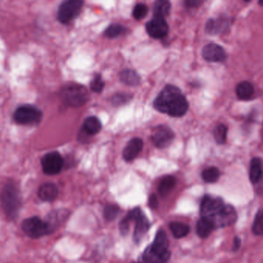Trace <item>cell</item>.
Returning <instances> with one entry per match:
<instances>
[{
  "label": "cell",
  "instance_id": "cell-1",
  "mask_svg": "<svg viewBox=\"0 0 263 263\" xmlns=\"http://www.w3.org/2000/svg\"><path fill=\"white\" fill-rule=\"evenodd\" d=\"M156 110L172 117H182L187 113L189 103L179 88L168 85L154 101Z\"/></svg>",
  "mask_w": 263,
  "mask_h": 263
},
{
  "label": "cell",
  "instance_id": "cell-2",
  "mask_svg": "<svg viewBox=\"0 0 263 263\" xmlns=\"http://www.w3.org/2000/svg\"><path fill=\"white\" fill-rule=\"evenodd\" d=\"M1 205L7 217L15 219L18 216L22 205L21 195L17 185L9 182L1 194Z\"/></svg>",
  "mask_w": 263,
  "mask_h": 263
},
{
  "label": "cell",
  "instance_id": "cell-3",
  "mask_svg": "<svg viewBox=\"0 0 263 263\" xmlns=\"http://www.w3.org/2000/svg\"><path fill=\"white\" fill-rule=\"evenodd\" d=\"M60 97L66 104L73 107H80L86 104L90 99L87 89L76 83L63 86L60 92Z\"/></svg>",
  "mask_w": 263,
  "mask_h": 263
},
{
  "label": "cell",
  "instance_id": "cell-4",
  "mask_svg": "<svg viewBox=\"0 0 263 263\" xmlns=\"http://www.w3.org/2000/svg\"><path fill=\"white\" fill-rule=\"evenodd\" d=\"M14 119L16 123L20 125H37L43 119V113L40 109L33 105H23L16 109Z\"/></svg>",
  "mask_w": 263,
  "mask_h": 263
},
{
  "label": "cell",
  "instance_id": "cell-5",
  "mask_svg": "<svg viewBox=\"0 0 263 263\" xmlns=\"http://www.w3.org/2000/svg\"><path fill=\"white\" fill-rule=\"evenodd\" d=\"M83 2L84 0H64L58 9L59 21L63 24H68L78 17L83 9Z\"/></svg>",
  "mask_w": 263,
  "mask_h": 263
},
{
  "label": "cell",
  "instance_id": "cell-6",
  "mask_svg": "<svg viewBox=\"0 0 263 263\" xmlns=\"http://www.w3.org/2000/svg\"><path fill=\"white\" fill-rule=\"evenodd\" d=\"M22 229L32 238H39L52 233L48 224L40 217L33 216L22 222Z\"/></svg>",
  "mask_w": 263,
  "mask_h": 263
},
{
  "label": "cell",
  "instance_id": "cell-7",
  "mask_svg": "<svg viewBox=\"0 0 263 263\" xmlns=\"http://www.w3.org/2000/svg\"><path fill=\"white\" fill-rule=\"evenodd\" d=\"M126 218L129 222H135L134 239L136 242H139L142 237L148 232L150 224L146 215L142 213L139 208H135L126 215Z\"/></svg>",
  "mask_w": 263,
  "mask_h": 263
},
{
  "label": "cell",
  "instance_id": "cell-8",
  "mask_svg": "<svg viewBox=\"0 0 263 263\" xmlns=\"http://www.w3.org/2000/svg\"><path fill=\"white\" fill-rule=\"evenodd\" d=\"M224 205L225 204L220 198L205 195L201 203V215L203 218H209L213 222L214 218L220 212Z\"/></svg>",
  "mask_w": 263,
  "mask_h": 263
},
{
  "label": "cell",
  "instance_id": "cell-9",
  "mask_svg": "<svg viewBox=\"0 0 263 263\" xmlns=\"http://www.w3.org/2000/svg\"><path fill=\"white\" fill-rule=\"evenodd\" d=\"M41 164L44 173L54 175L61 172L64 161L58 152H51L43 156Z\"/></svg>",
  "mask_w": 263,
  "mask_h": 263
},
{
  "label": "cell",
  "instance_id": "cell-10",
  "mask_svg": "<svg viewBox=\"0 0 263 263\" xmlns=\"http://www.w3.org/2000/svg\"><path fill=\"white\" fill-rule=\"evenodd\" d=\"M174 137L175 135L170 128L166 126H159L153 131L152 141L156 147L159 149H165L172 144Z\"/></svg>",
  "mask_w": 263,
  "mask_h": 263
},
{
  "label": "cell",
  "instance_id": "cell-11",
  "mask_svg": "<svg viewBox=\"0 0 263 263\" xmlns=\"http://www.w3.org/2000/svg\"><path fill=\"white\" fill-rule=\"evenodd\" d=\"M146 32L149 37L154 39H162L169 33V26L164 18L154 17L146 24Z\"/></svg>",
  "mask_w": 263,
  "mask_h": 263
},
{
  "label": "cell",
  "instance_id": "cell-12",
  "mask_svg": "<svg viewBox=\"0 0 263 263\" xmlns=\"http://www.w3.org/2000/svg\"><path fill=\"white\" fill-rule=\"evenodd\" d=\"M202 57L210 63H222L226 60V53L219 45L215 43H209L202 49Z\"/></svg>",
  "mask_w": 263,
  "mask_h": 263
},
{
  "label": "cell",
  "instance_id": "cell-13",
  "mask_svg": "<svg viewBox=\"0 0 263 263\" xmlns=\"http://www.w3.org/2000/svg\"><path fill=\"white\" fill-rule=\"evenodd\" d=\"M237 213L234 207L225 205L220 212L214 218L213 222L216 227H226L231 225L236 221Z\"/></svg>",
  "mask_w": 263,
  "mask_h": 263
},
{
  "label": "cell",
  "instance_id": "cell-14",
  "mask_svg": "<svg viewBox=\"0 0 263 263\" xmlns=\"http://www.w3.org/2000/svg\"><path fill=\"white\" fill-rule=\"evenodd\" d=\"M229 27L227 18L210 19L205 24V30L209 35H218L226 31Z\"/></svg>",
  "mask_w": 263,
  "mask_h": 263
},
{
  "label": "cell",
  "instance_id": "cell-15",
  "mask_svg": "<svg viewBox=\"0 0 263 263\" xmlns=\"http://www.w3.org/2000/svg\"><path fill=\"white\" fill-rule=\"evenodd\" d=\"M152 251L158 255H164L168 253L169 251V241L166 232L162 229H159L156 233L154 241L152 245H149Z\"/></svg>",
  "mask_w": 263,
  "mask_h": 263
},
{
  "label": "cell",
  "instance_id": "cell-16",
  "mask_svg": "<svg viewBox=\"0 0 263 263\" xmlns=\"http://www.w3.org/2000/svg\"><path fill=\"white\" fill-rule=\"evenodd\" d=\"M142 147H143V142H142V139H139V138L131 139L123 150V159L126 162L134 160L139 156V153L142 151Z\"/></svg>",
  "mask_w": 263,
  "mask_h": 263
},
{
  "label": "cell",
  "instance_id": "cell-17",
  "mask_svg": "<svg viewBox=\"0 0 263 263\" xmlns=\"http://www.w3.org/2000/svg\"><path fill=\"white\" fill-rule=\"evenodd\" d=\"M59 190L57 185L51 182L44 183L40 186L38 196L43 202H53L58 196Z\"/></svg>",
  "mask_w": 263,
  "mask_h": 263
},
{
  "label": "cell",
  "instance_id": "cell-18",
  "mask_svg": "<svg viewBox=\"0 0 263 263\" xmlns=\"http://www.w3.org/2000/svg\"><path fill=\"white\" fill-rule=\"evenodd\" d=\"M170 251L164 255H158L148 246L142 254V261L143 263H166L170 258Z\"/></svg>",
  "mask_w": 263,
  "mask_h": 263
},
{
  "label": "cell",
  "instance_id": "cell-19",
  "mask_svg": "<svg viewBox=\"0 0 263 263\" xmlns=\"http://www.w3.org/2000/svg\"><path fill=\"white\" fill-rule=\"evenodd\" d=\"M215 228V224L212 220L207 218H202L198 221L196 225V232L198 235L201 238H205L209 236L214 228Z\"/></svg>",
  "mask_w": 263,
  "mask_h": 263
},
{
  "label": "cell",
  "instance_id": "cell-20",
  "mask_svg": "<svg viewBox=\"0 0 263 263\" xmlns=\"http://www.w3.org/2000/svg\"><path fill=\"white\" fill-rule=\"evenodd\" d=\"M102 129V124L98 118L95 116L87 118L83 123V130L90 136L100 133Z\"/></svg>",
  "mask_w": 263,
  "mask_h": 263
},
{
  "label": "cell",
  "instance_id": "cell-21",
  "mask_svg": "<svg viewBox=\"0 0 263 263\" xmlns=\"http://www.w3.org/2000/svg\"><path fill=\"white\" fill-rule=\"evenodd\" d=\"M67 216V212L65 211H54L49 214L46 218V222L48 224L51 232H54L57 227L61 223L62 221L64 220L65 217Z\"/></svg>",
  "mask_w": 263,
  "mask_h": 263
},
{
  "label": "cell",
  "instance_id": "cell-22",
  "mask_svg": "<svg viewBox=\"0 0 263 263\" xmlns=\"http://www.w3.org/2000/svg\"><path fill=\"white\" fill-rule=\"evenodd\" d=\"M171 4L169 0H156L153 6V14L155 17L164 18L169 15Z\"/></svg>",
  "mask_w": 263,
  "mask_h": 263
},
{
  "label": "cell",
  "instance_id": "cell-23",
  "mask_svg": "<svg viewBox=\"0 0 263 263\" xmlns=\"http://www.w3.org/2000/svg\"><path fill=\"white\" fill-rule=\"evenodd\" d=\"M253 86L248 82H242L237 86L236 94L240 100H250L253 96Z\"/></svg>",
  "mask_w": 263,
  "mask_h": 263
},
{
  "label": "cell",
  "instance_id": "cell-24",
  "mask_svg": "<svg viewBox=\"0 0 263 263\" xmlns=\"http://www.w3.org/2000/svg\"><path fill=\"white\" fill-rule=\"evenodd\" d=\"M262 174L261 162L258 158H254L251 161L250 166L249 178L252 183H257L260 180Z\"/></svg>",
  "mask_w": 263,
  "mask_h": 263
},
{
  "label": "cell",
  "instance_id": "cell-25",
  "mask_svg": "<svg viewBox=\"0 0 263 263\" xmlns=\"http://www.w3.org/2000/svg\"><path fill=\"white\" fill-rule=\"evenodd\" d=\"M119 77L122 82L129 86H137L140 81V77L138 73L132 70H123L119 74Z\"/></svg>",
  "mask_w": 263,
  "mask_h": 263
},
{
  "label": "cell",
  "instance_id": "cell-26",
  "mask_svg": "<svg viewBox=\"0 0 263 263\" xmlns=\"http://www.w3.org/2000/svg\"><path fill=\"white\" fill-rule=\"evenodd\" d=\"M175 185V179L172 175H167L161 181L159 186V192L161 196H166L173 189Z\"/></svg>",
  "mask_w": 263,
  "mask_h": 263
},
{
  "label": "cell",
  "instance_id": "cell-27",
  "mask_svg": "<svg viewBox=\"0 0 263 263\" xmlns=\"http://www.w3.org/2000/svg\"><path fill=\"white\" fill-rule=\"evenodd\" d=\"M169 228L174 236L177 238H183L185 235H187L190 230L189 225L179 222H171L169 224Z\"/></svg>",
  "mask_w": 263,
  "mask_h": 263
},
{
  "label": "cell",
  "instance_id": "cell-28",
  "mask_svg": "<svg viewBox=\"0 0 263 263\" xmlns=\"http://www.w3.org/2000/svg\"><path fill=\"white\" fill-rule=\"evenodd\" d=\"M126 28L121 24H112L105 30L104 34L107 38L115 39L126 34Z\"/></svg>",
  "mask_w": 263,
  "mask_h": 263
},
{
  "label": "cell",
  "instance_id": "cell-29",
  "mask_svg": "<svg viewBox=\"0 0 263 263\" xmlns=\"http://www.w3.org/2000/svg\"><path fill=\"white\" fill-rule=\"evenodd\" d=\"M220 176V172L216 167H210L202 172V177L205 182L213 183L217 182Z\"/></svg>",
  "mask_w": 263,
  "mask_h": 263
},
{
  "label": "cell",
  "instance_id": "cell-30",
  "mask_svg": "<svg viewBox=\"0 0 263 263\" xmlns=\"http://www.w3.org/2000/svg\"><path fill=\"white\" fill-rule=\"evenodd\" d=\"M214 138L218 144H224L226 141L227 127L223 124H219L214 129Z\"/></svg>",
  "mask_w": 263,
  "mask_h": 263
},
{
  "label": "cell",
  "instance_id": "cell-31",
  "mask_svg": "<svg viewBox=\"0 0 263 263\" xmlns=\"http://www.w3.org/2000/svg\"><path fill=\"white\" fill-rule=\"evenodd\" d=\"M252 232L255 235H263V210L258 211L252 224Z\"/></svg>",
  "mask_w": 263,
  "mask_h": 263
},
{
  "label": "cell",
  "instance_id": "cell-32",
  "mask_svg": "<svg viewBox=\"0 0 263 263\" xmlns=\"http://www.w3.org/2000/svg\"><path fill=\"white\" fill-rule=\"evenodd\" d=\"M119 208L114 204H109L104 209V216L108 221H112L117 217L119 214Z\"/></svg>",
  "mask_w": 263,
  "mask_h": 263
},
{
  "label": "cell",
  "instance_id": "cell-33",
  "mask_svg": "<svg viewBox=\"0 0 263 263\" xmlns=\"http://www.w3.org/2000/svg\"><path fill=\"white\" fill-rule=\"evenodd\" d=\"M148 12L149 9L147 6L143 4H139L133 9V16L136 20H141L147 16Z\"/></svg>",
  "mask_w": 263,
  "mask_h": 263
},
{
  "label": "cell",
  "instance_id": "cell-34",
  "mask_svg": "<svg viewBox=\"0 0 263 263\" xmlns=\"http://www.w3.org/2000/svg\"><path fill=\"white\" fill-rule=\"evenodd\" d=\"M105 83L102 79V76L100 75H96L93 77V80L90 83V88L93 92L96 93H100L103 91V88H104Z\"/></svg>",
  "mask_w": 263,
  "mask_h": 263
},
{
  "label": "cell",
  "instance_id": "cell-35",
  "mask_svg": "<svg viewBox=\"0 0 263 263\" xmlns=\"http://www.w3.org/2000/svg\"><path fill=\"white\" fill-rule=\"evenodd\" d=\"M205 0H185V4L189 8H197L203 4Z\"/></svg>",
  "mask_w": 263,
  "mask_h": 263
},
{
  "label": "cell",
  "instance_id": "cell-36",
  "mask_svg": "<svg viewBox=\"0 0 263 263\" xmlns=\"http://www.w3.org/2000/svg\"><path fill=\"white\" fill-rule=\"evenodd\" d=\"M127 95L126 96H123V95H117V96H115L113 99V103H115L116 105H120L122 103H126V101H127Z\"/></svg>",
  "mask_w": 263,
  "mask_h": 263
},
{
  "label": "cell",
  "instance_id": "cell-37",
  "mask_svg": "<svg viewBox=\"0 0 263 263\" xmlns=\"http://www.w3.org/2000/svg\"><path fill=\"white\" fill-rule=\"evenodd\" d=\"M149 205L152 208V209H156V207H157L158 200L156 195H150L149 199Z\"/></svg>",
  "mask_w": 263,
  "mask_h": 263
},
{
  "label": "cell",
  "instance_id": "cell-38",
  "mask_svg": "<svg viewBox=\"0 0 263 263\" xmlns=\"http://www.w3.org/2000/svg\"><path fill=\"white\" fill-rule=\"evenodd\" d=\"M240 245H241V240H240V238H238V237H235V239H234L232 250H233V251H237V250L240 248Z\"/></svg>",
  "mask_w": 263,
  "mask_h": 263
},
{
  "label": "cell",
  "instance_id": "cell-39",
  "mask_svg": "<svg viewBox=\"0 0 263 263\" xmlns=\"http://www.w3.org/2000/svg\"><path fill=\"white\" fill-rule=\"evenodd\" d=\"M258 4H259L261 7H263V0H258Z\"/></svg>",
  "mask_w": 263,
  "mask_h": 263
},
{
  "label": "cell",
  "instance_id": "cell-40",
  "mask_svg": "<svg viewBox=\"0 0 263 263\" xmlns=\"http://www.w3.org/2000/svg\"><path fill=\"white\" fill-rule=\"evenodd\" d=\"M245 2H249L250 0H244Z\"/></svg>",
  "mask_w": 263,
  "mask_h": 263
}]
</instances>
